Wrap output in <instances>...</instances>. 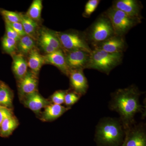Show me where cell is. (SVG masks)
Segmentation results:
<instances>
[{
	"instance_id": "31",
	"label": "cell",
	"mask_w": 146,
	"mask_h": 146,
	"mask_svg": "<svg viewBox=\"0 0 146 146\" xmlns=\"http://www.w3.org/2000/svg\"><path fill=\"white\" fill-rule=\"evenodd\" d=\"M10 108L0 106V126L6 118L12 116Z\"/></svg>"
},
{
	"instance_id": "23",
	"label": "cell",
	"mask_w": 146,
	"mask_h": 146,
	"mask_svg": "<svg viewBox=\"0 0 146 146\" xmlns=\"http://www.w3.org/2000/svg\"><path fill=\"white\" fill-rule=\"evenodd\" d=\"M12 96L7 86L2 83L0 88V106L10 108L12 106Z\"/></svg>"
},
{
	"instance_id": "8",
	"label": "cell",
	"mask_w": 146,
	"mask_h": 146,
	"mask_svg": "<svg viewBox=\"0 0 146 146\" xmlns=\"http://www.w3.org/2000/svg\"><path fill=\"white\" fill-rule=\"evenodd\" d=\"M126 14L132 18L142 21L141 11L143 5L138 0H116L112 2V6Z\"/></svg>"
},
{
	"instance_id": "21",
	"label": "cell",
	"mask_w": 146,
	"mask_h": 146,
	"mask_svg": "<svg viewBox=\"0 0 146 146\" xmlns=\"http://www.w3.org/2000/svg\"><path fill=\"white\" fill-rule=\"evenodd\" d=\"M18 48L21 54H28L35 48L34 39L27 35L22 36L18 42Z\"/></svg>"
},
{
	"instance_id": "11",
	"label": "cell",
	"mask_w": 146,
	"mask_h": 146,
	"mask_svg": "<svg viewBox=\"0 0 146 146\" xmlns=\"http://www.w3.org/2000/svg\"><path fill=\"white\" fill-rule=\"evenodd\" d=\"M68 76L70 77V82L73 91L81 97L84 96L88 91L89 84L83 70H71Z\"/></svg>"
},
{
	"instance_id": "14",
	"label": "cell",
	"mask_w": 146,
	"mask_h": 146,
	"mask_svg": "<svg viewBox=\"0 0 146 146\" xmlns=\"http://www.w3.org/2000/svg\"><path fill=\"white\" fill-rule=\"evenodd\" d=\"M24 104L26 107L35 113H38L42 108L50 104L49 102L37 91L25 96Z\"/></svg>"
},
{
	"instance_id": "5",
	"label": "cell",
	"mask_w": 146,
	"mask_h": 146,
	"mask_svg": "<svg viewBox=\"0 0 146 146\" xmlns=\"http://www.w3.org/2000/svg\"><path fill=\"white\" fill-rule=\"evenodd\" d=\"M104 13L110 21L115 35L118 36H125L130 29L141 23V20L131 17L112 7Z\"/></svg>"
},
{
	"instance_id": "19",
	"label": "cell",
	"mask_w": 146,
	"mask_h": 146,
	"mask_svg": "<svg viewBox=\"0 0 146 146\" xmlns=\"http://www.w3.org/2000/svg\"><path fill=\"white\" fill-rule=\"evenodd\" d=\"M18 124V120L13 115L6 118L0 126V136L3 137L10 136Z\"/></svg>"
},
{
	"instance_id": "1",
	"label": "cell",
	"mask_w": 146,
	"mask_h": 146,
	"mask_svg": "<svg viewBox=\"0 0 146 146\" xmlns=\"http://www.w3.org/2000/svg\"><path fill=\"white\" fill-rule=\"evenodd\" d=\"M143 94L136 85L117 89L111 94L108 107L117 112L125 131L136 123L135 116L137 113L145 114V106L140 103V97Z\"/></svg>"
},
{
	"instance_id": "27",
	"label": "cell",
	"mask_w": 146,
	"mask_h": 146,
	"mask_svg": "<svg viewBox=\"0 0 146 146\" xmlns=\"http://www.w3.org/2000/svg\"><path fill=\"white\" fill-rule=\"evenodd\" d=\"M81 97L74 91H68L65 96L64 103L67 107H70L78 102Z\"/></svg>"
},
{
	"instance_id": "12",
	"label": "cell",
	"mask_w": 146,
	"mask_h": 146,
	"mask_svg": "<svg viewBox=\"0 0 146 146\" xmlns=\"http://www.w3.org/2000/svg\"><path fill=\"white\" fill-rule=\"evenodd\" d=\"M45 63L55 66L64 74L69 76L70 70L68 67L63 50H56L51 53L44 56Z\"/></svg>"
},
{
	"instance_id": "3",
	"label": "cell",
	"mask_w": 146,
	"mask_h": 146,
	"mask_svg": "<svg viewBox=\"0 0 146 146\" xmlns=\"http://www.w3.org/2000/svg\"><path fill=\"white\" fill-rule=\"evenodd\" d=\"M123 58V53H111L93 48L87 69H94L109 75L114 68L121 63Z\"/></svg>"
},
{
	"instance_id": "33",
	"label": "cell",
	"mask_w": 146,
	"mask_h": 146,
	"mask_svg": "<svg viewBox=\"0 0 146 146\" xmlns=\"http://www.w3.org/2000/svg\"><path fill=\"white\" fill-rule=\"evenodd\" d=\"M126 139L125 137V138L124 141L122 144L121 145V146H126Z\"/></svg>"
},
{
	"instance_id": "25",
	"label": "cell",
	"mask_w": 146,
	"mask_h": 146,
	"mask_svg": "<svg viewBox=\"0 0 146 146\" xmlns=\"http://www.w3.org/2000/svg\"><path fill=\"white\" fill-rule=\"evenodd\" d=\"M100 2V0H89L85 4L82 16L84 18H89L95 10Z\"/></svg>"
},
{
	"instance_id": "10",
	"label": "cell",
	"mask_w": 146,
	"mask_h": 146,
	"mask_svg": "<svg viewBox=\"0 0 146 146\" xmlns=\"http://www.w3.org/2000/svg\"><path fill=\"white\" fill-rule=\"evenodd\" d=\"M93 48L98 49L106 52L123 53L127 48L124 36L113 35L103 42L92 46Z\"/></svg>"
},
{
	"instance_id": "4",
	"label": "cell",
	"mask_w": 146,
	"mask_h": 146,
	"mask_svg": "<svg viewBox=\"0 0 146 146\" xmlns=\"http://www.w3.org/2000/svg\"><path fill=\"white\" fill-rule=\"evenodd\" d=\"M88 43L92 46L103 42L115 35L110 21L104 13L84 32Z\"/></svg>"
},
{
	"instance_id": "34",
	"label": "cell",
	"mask_w": 146,
	"mask_h": 146,
	"mask_svg": "<svg viewBox=\"0 0 146 146\" xmlns=\"http://www.w3.org/2000/svg\"><path fill=\"white\" fill-rule=\"evenodd\" d=\"M1 84H2V83H1V82H0V88H1Z\"/></svg>"
},
{
	"instance_id": "9",
	"label": "cell",
	"mask_w": 146,
	"mask_h": 146,
	"mask_svg": "<svg viewBox=\"0 0 146 146\" xmlns=\"http://www.w3.org/2000/svg\"><path fill=\"white\" fill-rule=\"evenodd\" d=\"M125 133L126 146H146L145 124L136 123Z\"/></svg>"
},
{
	"instance_id": "26",
	"label": "cell",
	"mask_w": 146,
	"mask_h": 146,
	"mask_svg": "<svg viewBox=\"0 0 146 146\" xmlns=\"http://www.w3.org/2000/svg\"><path fill=\"white\" fill-rule=\"evenodd\" d=\"M1 13L6 22L9 23H21L20 13L4 9L1 10Z\"/></svg>"
},
{
	"instance_id": "29",
	"label": "cell",
	"mask_w": 146,
	"mask_h": 146,
	"mask_svg": "<svg viewBox=\"0 0 146 146\" xmlns=\"http://www.w3.org/2000/svg\"><path fill=\"white\" fill-rule=\"evenodd\" d=\"M5 27L6 36L18 42L21 39V36L6 23H5Z\"/></svg>"
},
{
	"instance_id": "18",
	"label": "cell",
	"mask_w": 146,
	"mask_h": 146,
	"mask_svg": "<svg viewBox=\"0 0 146 146\" xmlns=\"http://www.w3.org/2000/svg\"><path fill=\"white\" fill-rule=\"evenodd\" d=\"M39 41L46 43L56 50L62 49L60 42L55 32L43 29L39 35Z\"/></svg>"
},
{
	"instance_id": "24",
	"label": "cell",
	"mask_w": 146,
	"mask_h": 146,
	"mask_svg": "<svg viewBox=\"0 0 146 146\" xmlns=\"http://www.w3.org/2000/svg\"><path fill=\"white\" fill-rule=\"evenodd\" d=\"M17 42L15 40L10 39L5 35L2 41V47L4 50L7 53L13 54L17 48Z\"/></svg>"
},
{
	"instance_id": "28",
	"label": "cell",
	"mask_w": 146,
	"mask_h": 146,
	"mask_svg": "<svg viewBox=\"0 0 146 146\" xmlns=\"http://www.w3.org/2000/svg\"><path fill=\"white\" fill-rule=\"evenodd\" d=\"M68 90H59L54 92L51 97V100L54 104L61 105L64 103L65 95Z\"/></svg>"
},
{
	"instance_id": "17",
	"label": "cell",
	"mask_w": 146,
	"mask_h": 146,
	"mask_svg": "<svg viewBox=\"0 0 146 146\" xmlns=\"http://www.w3.org/2000/svg\"><path fill=\"white\" fill-rule=\"evenodd\" d=\"M12 68L17 78L19 80L23 78L27 73L28 65L23 55L20 53L13 56Z\"/></svg>"
},
{
	"instance_id": "15",
	"label": "cell",
	"mask_w": 146,
	"mask_h": 146,
	"mask_svg": "<svg viewBox=\"0 0 146 146\" xmlns=\"http://www.w3.org/2000/svg\"><path fill=\"white\" fill-rule=\"evenodd\" d=\"M70 108V107H65L61 105L54 104H49L45 108L41 119L44 121H54L59 118Z\"/></svg>"
},
{
	"instance_id": "30",
	"label": "cell",
	"mask_w": 146,
	"mask_h": 146,
	"mask_svg": "<svg viewBox=\"0 0 146 146\" xmlns=\"http://www.w3.org/2000/svg\"><path fill=\"white\" fill-rule=\"evenodd\" d=\"M5 23L8 24L21 37L26 35L21 23H9L6 21Z\"/></svg>"
},
{
	"instance_id": "16",
	"label": "cell",
	"mask_w": 146,
	"mask_h": 146,
	"mask_svg": "<svg viewBox=\"0 0 146 146\" xmlns=\"http://www.w3.org/2000/svg\"><path fill=\"white\" fill-rule=\"evenodd\" d=\"M28 67L31 71L37 75L43 64H44L45 60L44 56L39 53L38 50L35 48L28 54Z\"/></svg>"
},
{
	"instance_id": "32",
	"label": "cell",
	"mask_w": 146,
	"mask_h": 146,
	"mask_svg": "<svg viewBox=\"0 0 146 146\" xmlns=\"http://www.w3.org/2000/svg\"><path fill=\"white\" fill-rule=\"evenodd\" d=\"M39 44L43 50L46 53V54H49L51 53L56 50L54 48H53L51 46L45 42L39 41Z\"/></svg>"
},
{
	"instance_id": "2",
	"label": "cell",
	"mask_w": 146,
	"mask_h": 146,
	"mask_svg": "<svg viewBox=\"0 0 146 146\" xmlns=\"http://www.w3.org/2000/svg\"><path fill=\"white\" fill-rule=\"evenodd\" d=\"M125 135L119 118L105 117L96 126L94 141L96 146H121Z\"/></svg>"
},
{
	"instance_id": "7",
	"label": "cell",
	"mask_w": 146,
	"mask_h": 146,
	"mask_svg": "<svg viewBox=\"0 0 146 146\" xmlns=\"http://www.w3.org/2000/svg\"><path fill=\"white\" fill-rule=\"evenodd\" d=\"M68 67L70 70L87 69L90 59V53L81 50H63Z\"/></svg>"
},
{
	"instance_id": "22",
	"label": "cell",
	"mask_w": 146,
	"mask_h": 146,
	"mask_svg": "<svg viewBox=\"0 0 146 146\" xmlns=\"http://www.w3.org/2000/svg\"><path fill=\"white\" fill-rule=\"evenodd\" d=\"M43 4L42 0H34L29 8L26 15L33 21H40Z\"/></svg>"
},
{
	"instance_id": "13",
	"label": "cell",
	"mask_w": 146,
	"mask_h": 146,
	"mask_svg": "<svg viewBox=\"0 0 146 146\" xmlns=\"http://www.w3.org/2000/svg\"><path fill=\"white\" fill-rule=\"evenodd\" d=\"M38 84L37 75L31 71L20 80L19 84L20 94L25 97L36 92Z\"/></svg>"
},
{
	"instance_id": "20",
	"label": "cell",
	"mask_w": 146,
	"mask_h": 146,
	"mask_svg": "<svg viewBox=\"0 0 146 146\" xmlns=\"http://www.w3.org/2000/svg\"><path fill=\"white\" fill-rule=\"evenodd\" d=\"M21 23L23 27L24 31L26 35L33 39H35V35L38 25L36 21H33L26 15L20 13Z\"/></svg>"
},
{
	"instance_id": "6",
	"label": "cell",
	"mask_w": 146,
	"mask_h": 146,
	"mask_svg": "<svg viewBox=\"0 0 146 146\" xmlns=\"http://www.w3.org/2000/svg\"><path fill=\"white\" fill-rule=\"evenodd\" d=\"M55 33L63 50H81L90 53L92 51L84 32L72 30L63 32H55Z\"/></svg>"
}]
</instances>
